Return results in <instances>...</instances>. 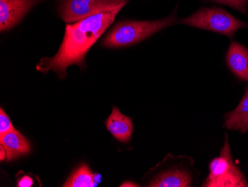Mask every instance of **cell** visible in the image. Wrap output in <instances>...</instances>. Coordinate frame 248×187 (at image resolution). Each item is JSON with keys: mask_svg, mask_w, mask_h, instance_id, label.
Returning <instances> with one entry per match:
<instances>
[{"mask_svg": "<svg viewBox=\"0 0 248 187\" xmlns=\"http://www.w3.org/2000/svg\"><path fill=\"white\" fill-rule=\"evenodd\" d=\"M123 7L99 12L75 24L66 25L59 51L52 58H43L37 65V70L43 73L52 70L61 79H65L69 66L78 65L81 69L86 68L85 57L88 51L113 23Z\"/></svg>", "mask_w": 248, "mask_h": 187, "instance_id": "cell-1", "label": "cell"}, {"mask_svg": "<svg viewBox=\"0 0 248 187\" xmlns=\"http://www.w3.org/2000/svg\"><path fill=\"white\" fill-rule=\"evenodd\" d=\"M175 15L159 20L119 22L114 26L103 41V45L108 48H121L134 45L164 28L172 26L175 22Z\"/></svg>", "mask_w": 248, "mask_h": 187, "instance_id": "cell-2", "label": "cell"}, {"mask_svg": "<svg viewBox=\"0 0 248 187\" xmlns=\"http://www.w3.org/2000/svg\"><path fill=\"white\" fill-rule=\"evenodd\" d=\"M209 170L210 172L202 187H248L245 175L231 157L228 135L219 156L210 162Z\"/></svg>", "mask_w": 248, "mask_h": 187, "instance_id": "cell-3", "label": "cell"}, {"mask_svg": "<svg viewBox=\"0 0 248 187\" xmlns=\"http://www.w3.org/2000/svg\"><path fill=\"white\" fill-rule=\"evenodd\" d=\"M186 26L217 32L232 38L235 32L248 27V23L239 20L226 11L218 8H202L180 21Z\"/></svg>", "mask_w": 248, "mask_h": 187, "instance_id": "cell-4", "label": "cell"}, {"mask_svg": "<svg viewBox=\"0 0 248 187\" xmlns=\"http://www.w3.org/2000/svg\"><path fill=\"white\" fill-rule=\"evenodd\" d=\"M42 0H0V30L6 32L16 26Z\"/></svg>", "mask_w": 248, "mask_h": 187, "instance_id": "cell-5", "label": "cell"}, {"mask_svg": "<svg viewBox=\"0 0 248 187\" xmlns=\"http://www.w3.org/2000/svg\"><path fill=\"white\" fill-rule=\"evenodd\" d=\"M110 9L113 8H107L86 0H63L60 7L59 12L65 22L72 23Z\"/></svg>", "mask_w": 248, "mask_h": 187, "instance_id": "cell-6", "label": "cell"}, {"mask_svg": "<svg viewBox=\"0 0 248 187\" xmlns=\"http://www.w3.org/2000/svg\"><path fill=\"white\" fill-rule=\"evenodd\" d=\"M107 130L117 140L128 143L133 133V123L130 117L124 115L114 106L111 114L105 122Z\"/></svg>", "mask_w": 248, "mask_h": 187, "instance_id": "cell-7", "label": "cell"}, {"mask_svg": "<svg viewBox=\"0 0 248 187\" xmlns=\"http://www.w3.org/2000/svg\"><path fill=\"white\" fill-rule=\"evenodd\" d=\"M231 72L241 80L248 82V50L240 43L232 42L226 55Z\"/></svg>", "mask_w": 248, "mask_h": 187, "instance_id": "cell-8", "label": "cell"}, {"mask_svg": "<svg viewBox=\"0 0 248 187\" xmlns=\"http://www.w3.org/2000/svg\"><path fill=\"white\" fill-rule=\"evenodd\" d=\"M0 144L6 151L7 161L29 154L31 146L28 139L16 129L0 136Z\"/></svg>", "mask_w": 248, "mask_h": 187, "instance_id": "cell-9", "label": "cell"}, {"mask_svg": "<svg viewBox=\"0 0 248 187\" xmlns=\"http://www.w3.org/2000/svg\"><path fill=\"white\" fill-rule=\"evenodd\" d=\"M192 174L182 169L173 168L157 174L150 181V187H188L192 184Z\"/></svg>", "mask_w": 248, "mask_h": 187, "instance_id": "cell-10", "label": "cell"}, {"mask_svg": "<svg viewBox=\"0 0 248 187\" xmlns=\"http://www.w3.org/2000/svg\"><path fill=\"white\" fill-rule=\"evenodd\" d=\"M224 125L228 129L238 131L242 134L248 131V86L245 90L239 105L225 116Z\"/></svg>", "mask_w": 248, "mask_h": 187, "instance_id": "cell-11", "label": "cell"}, {"mask_svg": "<svg viewBox=\"0 0 248 187\" xmlns=\"http://www.w3.org/2000/svg\"><path fill=\"white\" fill-rule=\"evenodd\" d=\"M95 178L87 165L82 164L72 173L64 183V187H95Z\"/></svg>", "mask_w": 248, "mask_h": 187, "instance_id": "cell-12", "label": "cell"}, {"mask_svg": "<svg viewBox=\"0 0 248 187\" xmlns=\"http://www.w3.org/2000/svg\"><path fill=\"white\" fill-rule=\"evenodd\" d=\"M14 130H15V128H14L11 119L6 113L3 111V109L1 107L0 109V136H4Z\"/></svg>", "mask_w": 248, "mask_h": 187, "instance_id": "cell-13", "label": "cell"}, {"mask_svg": "<svg viewBox=\"0 0 248 187\" xmlns=\"http://www.w3.org/2000/svg\"><path fill=\"white\" fill-rule=\"evenodd\" d=\"M213 2L229 5L242 13L246 12L247 0H212Z\"/></svg>", "mask_w": 248, "mask_h": 187, "instance_id": "cell-14", "label": "cell"}, {"mask_svg": "<svg viewBox=\"0 0 248 187\" xmlns=\"http://www.w3.org/2000/svg\"><path fill=\"white\" fill-rule=\"evenodd\" d=\"M88 2L97 4V5H104L109 8H115L117 7L125 5L126 0H86Z\"/></svg>", "mask_w": 248, "mask_h": 187, "instance_id": "cell-15", "label": "cell"}, {"mask_svg": "<svg viewBox=\"0 0 248 187\" xmlns=\"http://www.w3.org/2000/svg\"><path fill=\"white\" fill-rule=\"evenodd\" d=\"M32 184H33V181L28 176H24L17 183L18 187H31Z\"/></svg>", "mask_w": 248, "mask_h": 187, "instance_id": "cell-16", "label": "cell"}, {"mask_svg": "<svg viewBox=\"0 0 248 187\" xmlns=\"http://www.w3.org/2000/svg\"><path fill=\"white\" fill-rule=\"evenodd\" d=\"M6 151L4 149L3 146H0V160H1V161H3V160H6Z\"/></svg>", "mask_w": 248, "mask_h": 187, "instance_id": "cell-17", "label": "cell"}, {"mask_svg": "<svg viewBox=\"0 0 248 187\" xmlns=\"http://www.w3.org/2000/svg\"><path fill=\"white\" fill-rule=\"evenodd\" d=\"M121 187H139L138 184H135V183L130 182V181H126V182L124 183L121 184Z\"/></svg>", "mask_w": 248, "mask_h": 187, "instance_id": "cell-18", "label": "cell"}]
</instances>
